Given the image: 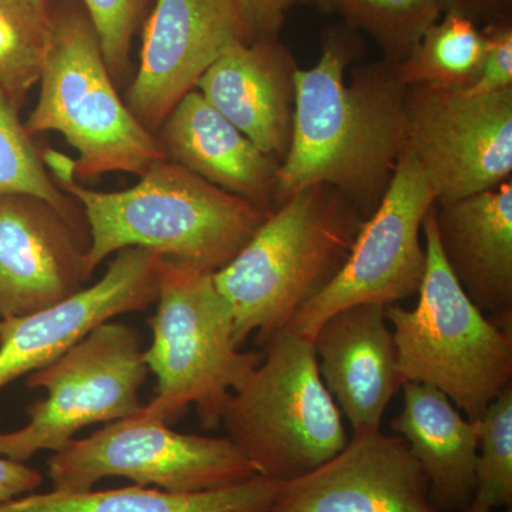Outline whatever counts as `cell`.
I'll return each instance as SVG.
<instances>
[{
    "label": "cell",
    "mask_w": 512,
    "mask_h": 512,
    "mask_svg": "<svg viewBox=\"0 0 512 512\" xmlns=\"http://www.w3.org/2000/svg\"><path fill=\"white\" fill-rule=\"evenodd\" d=\"M156 136L171 163L259 210H275V177L281 163L259 150L197 89L175 104Z\"/></svg>",
    "instance_id": "19"
},
{
    "label": "cell",
    "mask_w": 512,
    "mask_h": 512,
    "mask_svg": "<svg viewBox=\"0 0 512 512\" xmlns=\"http://www.w3.org/2000/svg\"><path fill=\"white\" fill-rule=\"evenodd\" d=\"M163 262L146 249H123L96 284L42 311L0 320V390L49 365L101 323L156 303Z\"/></svg>",
    "instance_id": "12"
},
{
    "label": "cell",
    "mask_w": 512,
    "mask_h": 512,
    "mask_svg": "<svg viewBox=\"0 0 512 512\" xmlns=\"http://www.w3.org/2000/svg\"><path fill=\"white\" fill-rule=\"evenodd\" d=\"M43 161L59 188L82 207L90 276L101 262L127 248L220 271L271 214L168 160L153 165L133 187L110 192L77 183L72 158L45 151Z\"/></svg>",
    "instance_id": "2"
},
{
    "label": "cell",
    "mask_w": 512,
    "mask_h": 512,
    "mask_svg": "<svg viewBox=\"0 0 512 512\" xmlns=\"http://www.w3.org/2000/svg\"><path fill=\"white\" fill-rule=\"evenodd\" d=\"M512 384L480 419L473 498L460 512H511Z\"/></svg>",
    "instance_id": "26"
},
{
    "label": "cell",
    "mask_w": 512,
    "mask_h": 512,
    "mask_svg": "<svg viewBox=\"0 0 512 512\" xmlns=\"http://www.w3.org/2000/svg\"><path fill=\"white\" fill-rule=\"evenodd\" d=\"M42 483V474L35 468L0 456V505L35 493Z\"/></svg>",
    "instance_id": "30"
},
{
    "label": "cell",
    "mask_w": 512,
    "mask_h": 512,
    "mask_svg": "<svg viewBox=\"0 0 512 512\" xmlns=\"http://www.w3.org/2000/svg\"><path fill=\"white\" fill-rule=\"evenodd\" d=\"M426 272L416 308L386 306L404 382L446 394L468 420L478 421L511 386L512 332L498 328L471 302L439 245L434 205L421 227Z\"/></svg>",
    "instance_id": "5"
},
{
    "label": "cell",
    "mask_w": 512,
    "mask_h": 512,
    "mask_svg": "<svg viewBox=\"0 0 512 512\" xmlns=\"http://www.w3.org/2000/svg\"><path fill=\"white\" fill-rule=\"evenodd\" d=\"M40 94L25 123L30 136L55 131L77 151V181L110 173L141 177L167 160L156 134L121 99L100 39L84 8L52 10Z\"/></svg>",
    "instance_id": "4"
},
{
    "label": "cell",
    "mask_w": 512,
    "mask_h": 512,
    "mask_svg": "<svg viewBox=\"0 0 512 512\" xmlns=\"http://www.w3.org/2000/svg\"><path fill=\"white\" fill-rule=\"evenodd\" d=\"M80 218L42 198L0 195V320L66 301L89 281Z\"/></svg>",
    "instance_id": "14"
},
{
    "label": "cell",
    "mask_w": 512,
    "mask_h": 512,
    "mask_svg": "<svg viewBox=\"0 0 512 512\" xmlns=\"http://www.w3.org/2000/svg\"><path fill=\"white\" fill-rule=\"evenodd\" d=\"M352 28L326 30L318 63L295 74L291 143L275 177V208L312 185H329L369 218L407 146V89L396 64H360Z\"/></svg>",
    "instance_id": "1"
},
{
    "label": "cell",
    "mask_w": 512,
    "mask_h": 512,
    "mask_svg": "<svg viewBox=\"0 0 512 512\" xmlns=\"http://www.w3.org/2000/svg\"><path fill=\"white\" fill-rule=\"evenodd\" d=\"M29 5L40 13V15L46 16V18H52V9L49 6V0H26Z\"/></svg>",
    "instance_id": "32"
},
{
    "label": "cell",
    "mask_w": 512,
    "mask_h": 512,
    "mask_svg": "<svg viewBox=\"0 0 512 512\" xmlns=\"http://www.w3.org/2000/svg\"><path fill=\"white\" fill-rule=\"evenodd\" d=\"M330 9L338 10L349 28L369 33L393 64L402 63L444 13L440 0H332Z\"/></svg>",
    "instance_id": "23"
},
{
    "label": "cell",
    "mask_w": 512,
    "mask_h": 512,
    "mask_svg": "<svg viewBox=\"0 0 512 512\" xmlns=\"http://www.w3.org/2000/svg\"><path fill=\"white\" fill-rule=\"evenodd\" d=\"M239 42L248 39L231 0H156L124 100L128 109L156 134L205 70Z\"/></svg>",
    "instance_id": "13"
},
{
    "label": "cell",
    "mask_w": 512,
    "mask_h": 512,
    "mask_svg": "<svg viewBox=\"0 0 512 512\" xmlns=\"http://www.w3.org/2000/svg\"><path fill=\"white\" fill-rule=\"evenodd\" d=\"M237 10L248 42L279 37L286 12L296 0H231Z\"/></svg>",
    "instance_id": "29"
},
{
    "label": "cell",
    "mask_w": 512,
    "mask_h": 512,
    "mask_svg": "<svg viewBox=\"0 0 512 512\" xmlns=\"http://www.w3.org/2000/svg\"><path fill=\"white\" fill-rule=\"evenodd\" d=\"M359 208L329 185H312L279 204L215 284L235 320L239 348L264 345L338 275L363 222Z\"/></svg>",
    "instance_id": "3"
},
{
    "label": "cell",
    "mask_w": 512,
    "mask_h": 512,
    "mask_svg": "<svg viewBox=\"0 0 512 512\" xmlns=\"http://www.w3.org/2000/svg\"><path fill=\"white\" fill-rule=\"evenodd\" d=\"M407 146L436 204L490 190L512 174V89L471 94L458 87L407 89Z\"/></svg>",
    "instance_id": "11"
},
{
    "label": "cell",
    "mask_w": 512,
    "mask_h": 512,
    "mask_svg": "<svg viewBox=\"0 0 512 512\" xmlns=\"http://www.w3.org/2000/svg\"><path fill=\"white\" fill-rule=\"evenodd\" d=\"M436 195L409 151L375 211L363 222L349 258L338 275L305 303L288 328L313 340L333 313L359 303L393 305L419 292L426 272L420 241L424 218Z\"/></svg>",
    "instance_id": "10"
},
{
    "label": "cell",
    "mask_w": 512,
    "mask_h": 512,
    "mask_svg": "<svg viewBox=\"0 0 512 512\" xmlns=\"http://www.w3.org/2000/svg\"><path fill=\"white\" fill-rule=\"evenodd\" d=\"M143 353L137 330L110 320L30 373L29 389L46 397L28 406L26 426L0 433V456L25 463L40 451L55 453L86 427L138 412L148 373Z\"/></svg>",
    "instance_id": "8"
},
{
    "label": "cell",
    "mask_w": 512,
    "mask_h": 512,
    "mask_svg": "<svg viewBox=\"0 0 512 512\" xmlns=\"http://www.w3.org/2000/svg\"><path fill=\"white\" fill-rule=\"evenodd\" d=\"M281 481L256 476L247 483L170 493L156 487L113 488L66 493H32L0 505V512H269Z\"/></svg>",
    "instance_id": "21"
},
{
    "label": "cell",
    "mask_w": 512,
    "mask_h": 512,
    "mask_svg": "<svg viewBox=\"0 0 512 512\" xmlns=\"http://www.w3.org/2000/svg\"><path fill=\"white\" fill-rule=\"evenodd\" d=\"M269 512H440L406 441L353 433L335 457L281 484Z\"/></svg>",
    "instance_id": "15"
},
{
    "label": "cell",
    "mask_w": 512,
    "mask_h": 512,
    "mask_svg": "<svg viewBox=\"0 0 512 512\" xmlns=\"http://www.w3.org/2000/svg\"><path fill=\"white\" fill-rule=\"evenodd\" d=\"M6 194L33 195L79 218L77 205L46 170L43 154L20 121L18 107L0 89V195Z\"/></svg>",
    "instance_id": "25"
},
{
    "label": "cell",
    "mask_w": 512,
    "mask_h": 512,
    "mask_svg": "<svg viewBox=\"0 0 512 512\" xmlns=\"http://www.w3.org/2000/svg\"><path fill=\"white\" fill-rule=\"evenodd\" d=\"M312 342L320 379L353 433L380 430L404 383L386 305L359 303L333 313Z\"/></svg>",
    "instance_id": "16"
},
{
    "label": "cell",
    "mask_w": 512,
    "mask_h": 512,
    "mask_svg": "<svg viewBox=\"0 0 512 512\" xmlns=\"http://www.w3.org/2000/svg\"><path fill=\"white\" fill-rule=\"evenodd\" d=\"M264 346L261 362L229 394L221 424L258 476L285 483L335 457L349 437L312 340L284 328Z\"/></svg>",
    "instance_id": "6"
},
{
    "label": "cell",
    "mask_w": 512,
    "mask_h": 512,
    "mask_svg": "<svg viewBox=\"0 0 512 512\" xmlns=\"http://www.w3.org/2000/svg\"><path fill=\"white\" fill-rule=\"evenodd\" d=\"M298 69L279 37L239 42L205 70L195 89L281 163L291 143Z\"/></svg>",
    "instance_id": "17"
},
{
    "label": "cell",
    "mask_w": 512,
    "mask_h": 512,
    "mask_svg": "<svg viewBox=\"0 0 512 512\" xmlns=\"http://www.w3.org/2000/svg\"><path fill=\"white\" fill-rule=\"evenodd\" d=\"M312 2L318 3L322 8L330 9V2H332V0H312Z\"/></svg>",
    "instance_id": "33"
},
{
    "label": "cell",
    "mask_w": 512,
    "mask_h": 512,
    "mask_svg": "<svg viewBox=\"0 0 512 512\" xmlns=\"http://www.w3.org/2000/svg\"><path fill=\"white\" fill-rule=\"evenodd\" d=\"M487 52L483 29L456 12H444L421 36L412 53L396 64L406 89L416 86L470 89L477 82Z\"/></svg>",
    "instance_id": "22"
},
{
    "label": "cell",
    "mask_w": 512,
    "mask_h": 512,
    "mask_svg": "<svg viewBox=\"0 0 512 512\" xmlns=\"http://www.w3.org/2000/svg\"><path fill=\"white\" fill-rule=\"evenodd\" d=\"M53 490H93L109 477L170 493H201L247 483L258 476L228 437L181 434L140 412L73 439L47 461Z\"/></svg>",
    "instance_id": "9"
},
{
    "label": "cell",
    "mask_w": 512,
    "mask_h": 512,
    "mask_svg": "<svg viewBox=\"0 0 512 512\" xmlns=\"http://www.w3.org/2000/svg\"><path fill=\"white\" fill-rule=\"evenodd\" d=\"M444 261L471 302L512 332V181L434 204Z\"/></svg>",
    "instance_id": "18"
},
{
    "label": "cell",
    "mask_w": 512,
    "mask_h": 512,
    "mask_svg": "<svg viewBox=\"0 0 512 512\" xmlns=\"http://www.w3.org/2000/svg\"><path fill=\"white\" fill-rule=\"evenodd\" d=\"M444 12H456L467 16L474 23L497 22L510 18L511 0H440Z\"/></svg>",
    "instance_id": "31"
},
{
    "label": "cell",
    "mask_w": 512,
    "mask_h": 512,
    "mask_svg": "<svg viewBox=\"0 0 512 512\" xmlns=\"http://www.w3.org/2000/svg\"><path fill=\"white\" fill-rule=\"evenodd\" d=\"M403 406L390 423L420 464L440 512H460L473 498L480 420L461 414L429 384L404 382Z\"/></svg>",
    "instance_id": "20"
},
{
    "label": "cell",
    "mask_w": 512,
    "mask_h": 512,
    "mask_svg": "<svg viewBox=\"0 0 512 512\" xmlns=\"http://www.w3.org/2000/svg\"><path fill=\"white\" fill-rule=\"evenodd\" d=\"M487 37L483 67L477 82L467 89L468 93L494 94L512 89V23L510 18L484 25Z\"/></svg>",
    "instance_id": "28"
},
{
    "label": "cell",
    "mask_w": 512,
    "mask_h": 512,
    "mask_svg": "<svg viewBox=\"0 0 512 512\" xmlns=\"http://www.w3.org/2000/svg\"><path fill=\"white\" fill-rule=\"evenodd\" d=\"M100 39L104 60L114 82H121L130 67L131 47L146 18L150 0H83Z\"/></svg>",
    "instance_id": "27"
},
{
    "label": "cell",
    "mask_w": 512,
    "mask_h": 512,
    "mask_svg": "<svg viewBox=\"0 0 512 512\" xmlns=\"http://www.w3.org/2000/svg\"><path fill=\"white\" fill-rule=\"evenodd\" d=\"M214 274L164 259L153 342L143 353L157 394L138 410L144 416L167 423L194 406L202 426L215 429L229 394L261 362L262 355L239 350L234 315Z\"/></svg>",
    "instance_id": "7"
},
{
    "label": "cell",
    "mask_w": 512,
    "mask_h": 512,
    "mask_svg": "<svg viewBox=\"0 0 512 512\" xmlns=\"http://www.w3.org/2000/svg\"><path fill=\"white\" fill-rule=\"evenodd\" d=\"M49 25L26 0H0V89L19 110L39 83Z\"/></svg>",
    "instance_id": "24"
}]
</instances>
